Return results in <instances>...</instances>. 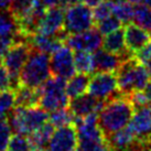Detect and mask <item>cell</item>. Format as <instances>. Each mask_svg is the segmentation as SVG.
<instances>
[{
	"mask_svg": "<svg viewBox=\"0 0 151 151\" xmlns=\"http://www.w3.org/2000/svg\"><path fill=\"white\" fill-rule=\"evenodd\" d=\"M14 88H8L0 93V120L8 119L9 114L16 106Z\"/></svg>",
	"mask_w": 151,
	"mask_h": 151,
	"instance_id": "25",
	"label": "cell"
},
{
	"mask_svg": "<svg viewBox=\"0 0 151 151\" xmlns=\"http://www.w3.org/2000/svg\"><path fill=\"white\" fill-rule=\"evenodd\" d=\"M88 94L103 101H110L122 95L115 72H96L89 81Z\"/></svg>",
	"mask_w": 151,
	"mask_h": 151,
	"instance_id": "8",
	"label": "cell"
},
{
	"mask_svg": "<svg viewBox=\"0 0 151 151\" xmlns=\"http://www.w3.org/2000/svg\"><path fill=\"white\" fill-rule=\"evenodd\" d=\"M106 101L103 99H98L92 95H81L78 97L72 98L68 103V108L74 115V117L83 118L92 113H101L103 107L105 106Z\"/></svg>",
	"mask_w": 151,
	"mask_h": 151,
	"instance_id": "12",
	"label": "cell"
},
{
	"mask_svg": "<svg viewBox=\"0 0 151 151\" xmlns=\"http://www.w3.org/2000/svg\"><path fill=\"white\" fill-rule=\"evenodd\" d=\"M129 128L132 130L134 137L139 140H151V110L150 107L136 108L129 122Z\"/></svg>",
	"mask_w": 151,
	"mask_h": 151,
	"instance_id": "13",
	"label": "cell"
},
{
	"mask_svg": "<svg viewBox=\"0 0 151 151\" xmlns=\"http://www.w3.org/2000/svg\"><path fill=\"white\" fill-rule=\"evenodd\" d=\"M49 151H76L78 148V134L74 124L59 127L54 130L49 142Z\"/></svg>",
	"mask_w": 151,
	"mask_h": 151,
	"instance_id": "11",
	"label": "cell"
},
{
	"mask_svg": "<svg viewBox=\"0 0 151 151\" xmlns=\"http://www.w3.org/2000/svg\"><path fill=\"white\" fill-rule=\"evenodd\" d=\"M130 4H134V6H138V4H145V0H129Z\"/></svg>",
	"mask_w": 151,
	"mask_h": 151,
	"instance_id": "43",
	"label": "cell"
},
{
	"mask_svg": "<svg viewBox=\"0 0 151 151\" xmlns=\"http://www.w3.org/2000/svg\"><path fill=\"white\" fill-rule=\"evenodd\" d=\"M11 88V76L0 59V93Z\"/></svg>",
	"mask_w": 151,
	"mask_h": 151,
	"instance_id": "34",
	"label": "cell"
},
{
	"mask_svg": "<svg viewBox=\"0 0 151 151\" xmlns=\"http://www.w3.org/2000/svg\"><path fill=\"white\" fill-rule=\"evenodd\" d=\"M145 94H146V96L148 97V99L151 101V81L148 82V84L146 85V87H145Z\"/></svg>",
	"mask_w": 151,
	"mask_h": 151,
	"instance_id": "42",
	"label": "cell"
},
{
	"mask_svg": "<svg viewBox=\"0 0 151 151\" xmlns=\"http://www.w3.org/2000/svg\"><path fill=\"white\" fill-rule=\"evenodd\" d=\"M21 39H25L23 37H12V35H0V59L4 55V53L9 50V47L12 45L13 43L21 40Z\"/></svg>",
	"mask_w": 151,
	"mask_h": 151,
	"instance_id": "36",
	"label": "cell"
},
{
	"mask_svg": "<svg viewBox=\"0 0 151 151\" xmlns=\"http://www.w3.org/2000/svg\"><path fill=\"white\" fill-rule=\"evenodd\" d=\"M101 1H103V0H82V2L85 4L86 6H88L89 8H91V7H94V8H95L97 4H101Z\"/></svg>",
	"mask_w": 151,
	"mask_h": 151,
	"instance_id": "40",
	"label": "cell"
},
{
	"mask_svg": "<svg viewBox=\"0 0 151 151\" xmlns=\"http://www.w3.org/2000/svg\"><path fill=\"white\" fill-rule=\"evenodd\" d=\"M7 151H37L27 134H13L9 141Z\"/></svg>",
	"mask_w": 151,
	"mask_h": 151,
	"instance_id": "28",
	"label": "cell"
},
{
	"mask_svg": "<svg viewBox=\"0 0 151 151\" xmlns=\"http://www.w3.org/2000/svg\"><path fill=\"white\" fill-rule=\"evenodd\" d=\"M122 22L118 19L116 16H114L111 14L110 17L106 18L104 20H101V21L97 22L96 23V27L97 29L99 30V32L101 34H107L111 33L114 31H116V30L120 29V27H122Z\"/></svg>",
	"mask_w": 151,
	"mask_h": 151,
	"instance_id": "32",
	"label": "cell"
},
{
	"mask_svg": "<svg viewBox=\"0 0 151 151\" xmlns=\"http://www.w3.org/2000/svg\"><path fill=\"white\" fill-rule=\"evenodd\" d=\"M114 1H125V0H114Z\"/></svg>",
	"mask_w": 151,
	"mask_h": 151,
	"instance_id": "47",
	"label": "cell"
},
{
	"mask_svg": "<svg viewBox=\"0 0 151 151\" xmlns=\"http://www.w3.org/2000/svg\"><path fill=\"white\" fill-rule=\"evenodd\" d=\"M40 2L46 7V8H53V7H56V6H60L61 4V0H40Z\"/></svg>",
	"mask_w": 151,
	"mask_h": 151,
	"instance_id": "38",
	"label": "cell"
},
{
	"mask_svg": "<svg viewBox=\"0 0 151 151\" xmlns=\"http://www.w3.org/2000/svg\"><path fill=\"white\" fill-rule=\"evenodd\" d=\"M37 1L38 0H12L8 10L16 19V21H19L32 10Z\"/></svg>",
	"mask_w": 151,
	"mask_h": 151,
	"instance_id": "26",
	"label": "cell"
},
{
	"mask_svg": "<svg viewBox=\"0 0 151 151\" xmlns=\"http://www.w3.org/2000/svg\"><path fill=\"white\" fill-rule=\"evenodd\" d=\"M118 88L122 95H130L136 91H142L149 82V73L146 65L131 56L125 60L116 72Z\"/></svg>",
	"mask_w": 151,
	"mask_h": 151,
	"instance_id": "3",
	"label": "cell"
},
{
	"mask_svg": "<svg viewBox=\"0 0 151 151\" xmlns=\"http://www.w3.org/2000/svg\"><path fill=\"white\" fill-rule=\"evenodd\" d=\"M0 35L22 37L19 33L18 23L8 9H0Z\"/></svg>",
	"mask_w": 151,
	"mask_h": 151,
	"instance_id": "23",
	"label": "cell"
},
{
	"mask_svg": "<svg viewBox=\"0 0 151 151\" xmlns=\"http://www.w3.org/2000/svg\"><path fill=\"white\" fill-rule=\"evenodd\" d=\"M150 35H151V33H150Z\"/></svg>",
	"mask_w": 151,
	"mask_h": 151,
	"instance_id": "51",
	"label": "cell"
},
{
	"mask_svg": "<svg viewBox=\"0 0 151 151\" xmlns=\"http://www.w3.org/2000/svg\"><path fill=\"white\" fill-rule=\"evenodd\" d=\"M149 107H150V110H151V104H150V106H149Z\"/></svg>",
	"mask_w": 151,
	"mask_h": 151,
	"instance_id": "48",
	"label": "cell"
},
{
	"mask_svg": "<svg viewBox=\"0 0 151 151\" xmlns=\"http://www.w3.org/2000/svg\"><path fill=\"white\" fill-rule=\"evenodd\" d=\"M134 56L138 62L142 63L143 65L151 62V42L147 43L141 50H139L136 54H134Z\"/></svg>",
	"mask_w": 151,
	"mask_h": 151,
	"instance_id": "37",
	"label": "cell"
},
{
	"mask_svg": "<svg viewBox=\"0 0 151 151\" xmlns=\"http://www.w3.org/2000/svg\"><path fill=\"white\" fill-rule=\"evenodd\" d=\"M51 72L52 75L59 76L65 80H68L75 75L76 68L74 63V53L71 47L63 45L52 54Z\"/></svg>",
	"mask_w": 151,
	"mask_h": 151,
	"instance_id": "10",
	"label": "cell"
},
{
	"mask_svg": "<svg viewBox=\"0 0 151 151\" xmlns=\"http://www.w3.org/2000/svg\"><path fill=\"white\" fill-rule=\"evenodd\" d=\"M94 72H117L120 67L122 62L125 61V58L120 55L110 53L108 51L97 50L94 52Z\"/></svg>",
	"mask_w": 151,
	"mask_h": 151,
	"instance_id": "17",
	"label": "cell"
},
{
	"mask_svg": "<svg viewBox=\"0 0 151 151\" xmlns=\"http://www.w3.org/2000/svg\"><path fill=\"white\" fill-rule=\"evenodd\" d=\"M55 127L50 122H45L42 127H40L38 130L29 134V138L33 145L37 151H43L49 146V142L51 140V137L54 132Z\"/></svg>",
	"mask_w": 151,
	"mask_h": 151,
	"instance_id": "22",
	"label": "cell"
},
{
	"mask_svg": "<svg viewBox=\"0 0 151 151\" xmlns=\"http://www.w3.org/2000/svg\"><path fill=\"white\" fill-rule=\"evenodd\" d=\"M145 4H146V6L151 8V0H145Z\"/></svg>",
	"mask_w": 151,
	"mask_h": 151,
	"instance_id": "45",
	"label": "cell"
},
{
	"mask_svg": "<svg viewBox=\"0 0 151 151\" xmlns=\"http://www.w3.org/2000/svg\"><path fill=\"white\" fill-rule=\"evenodd\" d=\"M103 43L101 33L98 29H92L80 33L67 34L64 39V44L74 51H87L95 52L99 50Z\"/></svg>",
	"mask_w": 151,
	"mask_h": 151,
	"instance_id": "9",
	"label": "cell"
},
{
	"mask_svg": "<svg viewBox=\"0 0 151 151\" xmlns=\"http://www.w3.org/2000/svg\"><path fill=\"white\" fill-rule=\"evenodd\" d=\"M127 96L130 98V101H132V104L134 105L136 108H140V107H145V106L148 105L149 103V99L148 97L146 96L145 92H141V91H136V92H132L130 95H127Z\"/></svg>",
	"mask_w": 151,
	"mask_h": 151,
	"instance_id": "35",
	"label": "cell"
},
{
	"mask_svg": "<svg viewBox=\"0 0 151 151\" xmlns=\"http://www.w3.org/2000/svg\"><path fill=\"white\" fill-rule=\"evenodd\" d=\"M132 20L136 24L143 28L145 30H151V8L148 6L138 4L134 7Z\"/></svg>",
	"mask_w": 151,
	"mask_h": 151,
	"instance_id": "29",
	"label": "cell"
},
{
	"mask_svg": "<svg viewBox=\"0 0 151 151\" xmlns=\"http://www.w3.org/2000/svg\"><path fill=\"white\" fill-rule=\"evenodd\" d=\"M64 8L56 6L46 10L42 21L39 25L37 33H42L46 35H58L64 31Z\"/></svg>",
	"mask_w": 151,
	"mask_h": 151,
	"instance_id": "14",
	"label": "cell"
},
{
	"mask_svg": "<svg viewBox=\"0 0 151 151\" xmlns=\"http://www.w3.org/2000/svg\"><path fill=\"white\" fill-rule=\"evenodd\" d=\"M39 106L47 111L68 107L70 98L66 94V80L52 75L39 87Z\"/></svg>",
	"mask_w": 151,
	"mask_h": 151,
	"instance_id": "5",
	"label": "cell"
},
{
	"mask_svg": "<svg viewBox=\"0 0 151 151\" xmlns=\"http://www.w3.org/2000/svg\"><path fill=\"white\" fill-rule=\"evenodd\" d=\"M74 118L75 117H74V115L70 110V108L68 107H64V108H59L53 110V111H51L50 116H49V122L55 128H59V127L73 124Z\"/></svg>",
	"mask_w": 151,
	"mask_h": 151,
	"instance_id": "27",
	"label": "cell"
},
{
	"mask_svg": "<svg viewBox=\"0 0 151 151\" xmlns=\"http://www.w3.org/2000/svg\"><path fill=\"white\" fill-rule=\"evenodd\" d=\"M43 151H46V150H43Z\"/></svg>",
	"mask_w": 151,
	"mask_h": 151,
	"instance_id": "50",
	"label": "cell"
},
{
	"mask_svg": "<svg viewBox=\"0 0 151 151\" xmlns=\"http://www.w3.org/2000/svg\"><path fill=\"white\" fill-rule=\"evenodd\" d=\"M114 4H115L114 0H104L99 4H97L94 9V11H93L95 24L97 22L101 21V20H104V19L110 17L113 14Z\"/></svg>",
	"mask_w": 151,
	"mask_h": 151,
	"instance_id": "31",
	"label": "cell"
},
{
	"mask_svg": "<svg viewBox=\"0 0 151 151\" xmlns=\"http://www.w3.org/2000/svg\"><path fill=\"white\" fill-rule=\"evenodd\" d=\"M12 0H0V9H9Z\"/></svg>",
	"mask_w": 151,
	"mask_h": 151,
	"instance_id": "41",
	"label": "cell"
},
{
	"mask_svg": "<svg viewBox=\"0 0 151 151\" xmlns=\"http://www.w3.org/2000/svg\"><path fill=\"white\" fill-rule=\"evenodd\" d=\"M91 77L88 74L78 73L68 78V82H66V94L68 98H75L81 95H84L88 91V85H89Z\"/></svg>",
	"mask_w": 151,
	"mask_h": 151,
	"instance_id": "21",
	"label": "cell"
},
{
	"mask_svg": "<svg viewBox=\"0 0 151 151\" xmlns=\"http://www.w3.org/2000/svg\"><path fill=\"white\" fill-rule=\"evenodd\" d=\"M11 139V126L8 119L0 120V151H7Z\"/></svg>",
	"mask_w": 151,
	"mask_h": 151,
	"instance_id": "33",
	"label": "cell"
},
{
	"mask_svg": "<svg viewBox=\"0 0 151 151\" xmlns=\"http://www.w3.org/2000/svg\"><path fill=\"white\" fill-rule=\"evenodd\" d=\"M124 33L127 50L132 55L136 54L139 50H141L151 40L150 33H148L143 28L134 23H126Z\"/></svg>",
	"mask_w": 151,
	"mask_h": 151,
	"instance_id": "15",
	"label": "cell"
},
{
	"mask_svg": "<svg viewBox=\"0 0 151 151\" xmlns=\"http://www.w3.org/2000/svg\"><path fill=\"white\" fill-rule=\"evenodd\" d=\"M16 94V106L14 107H35L39 106V88H32L24 85H19L17 88H14Z\"/></svg>",
	"mask_w": 151,
	"mask_h": 151,
	"instance_id": "19",
	"label": "cell"
},
{
	"mask_svg": "<svg viewBox=\"0 0 151 151\" xmlns=\"http://www.w3.org/2000/svg\"><path fill=\"white\" fill-rule=\"evenodd\" d=\"M75 68L78 73L92 74L94 72V58L91 52L87 51H75L74 54Z\"/></svg>",
	"mask_w": 151,
	"mask_h": 151,
	"instance_id": "24",
	"label": "cell"
},
{
	"mask_svg": "<svg viewBox=\"0 0 151 151\" xmlns=\"http://www.w3.org/2000/svg\"><path fill=\"white\" fill-rule=\"evenodd\" d=\"M146 67H147L148 73H149V75H150V77H151V62H149V63L146 64Z\"/></svg>",
	"mask_w": 151,
	"mask_h": 151,
	"instance_id": "44",
	"label": "cell"
},
{
	"mask_svg": "<svg viewBox=\"0 0 151 151\" xmlns=\"http://www.w3.org/2000/svg\"><path fill=\"white\" fill-rule=\"evenodd\" d=\"M32 49L33 47L28 39H21L13 43L1 58L2 63L7 67L11 76V88H17L20 85L19 83L20 72L29 59Z\"/></svg>",
	"mask_w": 151,
	"mask_h": 151,
	"instance_id": "6",
	"label": "cell"
},
{
	"mask_svg": "<svg viewBox=\"0 0 151 151\" xmlns=\"http://www.w3.org/2000/svg\"><path fill=\"white\" fill-rule=\"evenodd\" d=\"M76 151H80V150H78V149H77V150H76Z\"/></svg>",
	"mask_w": 151,
	"mask_h": 151,
	"instance_id": "49",
	"label": "cell"
},
{
	"mask_svg": "<svg viewBox=\"0 0 151 151\" xmlns=\"http://www.w3.org/2000/svg\"><path fill=\"white\" fill-rule=\"evenodd\" d=\"M136 107L127 95H119L106 101L98 114V125L106 138L128 125L132 118Z\"/></svg>",
	"mask_w": 151,
	"mask_h": 151,
	"instance_id": "1",
	"label": "cell"
},
{
	"mask_svg": "<svg viewBox=\"0 0 151 151\" xmlns=\"http://www.w3.org/2000/svg\"><path fill=\"white\" fill-rule=\"evenodd\" d=\"M132 6H134L132 4L126 1H115L113 14L116 16L122 22L128 23L134 18V8Z\"/></svg>",
	"mask_w": 151,
	"mask_h": 151,
	"instance_id": "30",
	"label": "cell"
},
{
	"mask_svg": "<svg viewBox=\"0 0 151 151\" xmlns=\"http://www.w3.org/2000/svg\"><path fill=\"white\" fill-rule=\"evenodd\" d=\"M104 49L110 53L120 55L125 59H129L132 56V54L126 47V41H125V33L124 30L118 29L111 33L106 35V38L103 41Z\"/></svg>",
	"mask_w": 151,
	"mask_h": 151,
	"instance_id": "18",
	"label": "cell"
},
{
	"mask_svg": "<svg viewBox=\"0 0 151 151\" xmlns=\"http://www.w3.org/2000/svg\"><path fill=\"white\" fill-rule=\"evenodd\" d=\"M67 33L64 30L58 35H46L42 33H35L29 38V42L32 47L39 51H42L46 54H53L61 46L64 45V39Z\"/></svg>",
	"mask_w": 151,
	"mask_h": 151,
	"instance_id": "16",
	"label": "cell"
},
{
	"mask_svg": "<svg viewBox=\"0 0 151 151\" xmlns=\"http://www.w3.org/2000/svg\"><path fill=\"white\" fill-rule=\"evenodd\" d=\"M148 151H151V141L149 142V148H148Z\"/></svg>",
	"mask_w": 151,
	"mask_h": 151,
	"instance_id": "46",
	"label": "cell"
},
{
	"mask_svg": "<svg viewBox=\"0 0 151 151\" xmlns=\"http://www.w3.org/2000/svg\"><path fill=\"white\" fill-rule=\"evenodd\" d=\"M49 116L47 110L40 106L28 108L14 107L8 116V122L16 134L29 136L49 122Z\"/></svg>",
	"mask_w": 151,
	"mask_h": 151,
	"instance_id": "4",
	"label": "cell"
},
{
	"mask_svg": "<svg viewBox=\"0 0 151 151\" xmlns=\"http://www.w3.org/2000/svg\"><path fill=\"white\" fill-rule=\"evenodd\" d=\"M95 20L93 11L85 4H76L65 11L64 30L67 34L80 33L94 28Z\"/></svg>",
	"mask_w": 151,
	"mask_h": 151,
	"instance_id": "7",
	"label": "cell"
},
{
	"mask_svg": "<svg viewBox=\"0 0 151 151\" xmlns=\"http://www.w3.org/2000/svg\"><path fill=\"white\" fill-rule=\"evenodd\" d=\"M134 134L129 126L118 130L107 138L110 151H125L134 140Z\"/></svg>",
	"mask_w": 151,
	"mask_h": 151,
	"instance_id": "20",
	"label": "cell"
},
{
	"mask_svg": "<svg viewBox=\"0 0 151 151\" xmlns=\"http://www.w3.org/2000/svg\"><path fill=\"white\" fill-rule=\"evenodd\" d=\"M78 1H80V0H61L60 6L64 9H67L68 7H71V6H74V4H78Z\"/></svg>",
	"mask_w": 151,
	"mask_h": 151,
	"instance_id": "39",
	"label": "cell"
},
{
	"mask_svg": "<svg viewBox=\"0 0 151 151\" xmlns=\"http://www.w3.org/2000/svg\"><path fill=\"white\" fill-rule=\"evenodd\" d=\"M51 75V58H49V54L33 47L20 72L19 83L20 85L39 88L50 78Z\"/></svg>",
	"mask_w": 151,
	"mask_h": 151,
	"instance_id": "2",
	"label": "cell"
}]
</instances>
